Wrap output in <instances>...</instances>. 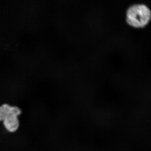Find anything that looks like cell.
Returning a JSON list of instances; mask_svg holds the SVG:
<instances>
[{"mask_svg": "<svg viewBox=\"0 0 151 151\" xmlns=\"http://www.w3.org/2000/svg\"><path fill=\"white\" fill-rule=\"evenodd\" d=\"M151 19V12L144 4L131 6L127 12V22L130 26L135 28L145 27Z\"/></svg>", "mask_w": 151, "mask_h": 151, "instance_id": "obj_1", "label": "cell"}, {"mask_svg": "<svg viewBox=\"0 0 151 151\" xmlns=\"http://www.w3.org/2000/svg\"><path fill=\"white\" fill-rule=\"evenodd\" d=\"M21 113L20 109L15 106L4 104L0 108V119L8 132L14 133L19 127L18 116Z\"/></svg>", "mask_w": 151, "mask_h": 151, "instance_id": "obj_2", "label": "cell"}]
</instances>
